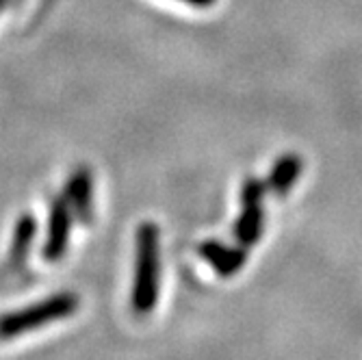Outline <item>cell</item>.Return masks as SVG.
Returning <instances> with one entry per match:
<instances>
[{"label":"cell","instance_id":"1","mask_svg":"<svg viewBox=\"0 0 362 360\" xmlns=\"http://www.w3.org/2000/svg\"><path fill=\"white\" fill-rule=\"evenodd\" d=\"M160 291V233L152 221H144L137 231V260L130 304L137 315L154 310Z\"/></svg>","mask_w":362,"mask_h":360},{"label":"cell","instance_id":"2","mask_svg":"<svg viewBox=\"0 0 362 360\" xmlns=\"http://www.w3.org/2000/svg\"><path fill=\"white\" fill-rule=\"evenodd\" d=\"M76 310H78V298L74 293L70 291L57 293V296H50L37 304H30L26 308H20V310H13L0 317V339L7 341L24 332L40 330L48 323H54L59 319L74 315Z\"/></svg>","mask_w":362,"mask_h":360},{"label":"cell","instance_id":"3","mask_svg":"<svg viewBox=\"0 0 362 360\" xmlns=\"http://www.w3.org/2000/svg\"><path fill=\"white\" fill-rule=\"evenodd\" d=\"M262 198H265V185L258 178H247L241 189V217L235 226V237L239 245L252 248L262 237V226H265V211H262Z\"/></svg>","mask_w":362,"mask_h":360},{"label":"cell","instance_id":"4","mask_svg":"<svg viewBox=\"0 0 362 360\" xmlns=\"http://www.w3.org/2000/svg\"><path fill=\"white\" fill-rule=\"evenodd\" d=\"M70 228H72V207L68 198H57L50 209V219H48V237L44 243L42 256L48 263H57L65 256L70 243Z\"/></svg>","mask_w":362,"mask_h":360},{"label":"cell","instance_id":"5","mask_svg":"<svg viewBox=\"0 0 362 360\" xmlns=\"http://www.w3.org/2000/svg\"><path fill=\"white\" fill-rule=\"evenodd\" d=\"M247 248L239 245V248H228L219 241H204L200 245V256L206 258L213 265V269L221 276V278H230L241 272V267L245 265L247 258Z\"/></svg>","mask_w":362,"mask_h":360},{"label":"cell","instance_id":"6","mask_svg":"<svg viewBox=\"0 0 362 360\" xmlns=\"http://www.w3.org/2000/svg\"><path fill=\"white\" fill-rule=\"evenodd\" d=\"M68 202L72 207V211L76 213V217L85 223L91 221L93 215V180H91V172L87 168H78L68 182Z\"/></svg>","mask_w":362,"mask_h":360},{"label":"cell","instance_id":"7","mask_svg":"<svg viewBox=\"0 0 362 360\" xmlns=\"http://www.w3.org/2000/svg\"><path fill=\"white\" fill-rule=\"evenodd\" d=\"M302 174V158L298 154H284L282 158L276 161V166L269 174L267 187L276 195H284L293 189L295 180Z\"/></svg>","mask_w":362,"mask_h":360},{"label":"cell","instance_id":"8","mask_svg":"<svg viewBox=\"0 0 362 360\" xmlns=\"http://www.w3.org/2000/svg\"><path fill=\"white\" fill-rule=\"evenodd\" d=\"M37 233V221L30 213H24L13 231V239H11V250H9V263L11 265H20L26 260L28 252H30V243L35 239Z\"/></svg>","mask_w":362,"mask_h":360},{"label":"cell","instance_id":"9","mask_svg":"<svg viewBox=\"0 0 362 360\" xmlns=\"http://www.w3.org/2000/svg\"><path fill=\"white\" fill-rule=\"evenodd\" d=\"M189 5H195V7H211L215 0H185Z\"/></svg>","mask_w":362,"mask_h":360},{"label":"cell","instance_id":"10","mask_svg":"<svg viewBox=\"0 0 362 360\" xmlns=\"http://www.w3.org/2000/svg\"><path fill=\"white\" fill-rule=\"evenodd\" d=\"M3 7H5V0H0V11H3Z\"/></svg>","mask_w":362,"mask_h":360}]
</instances>
